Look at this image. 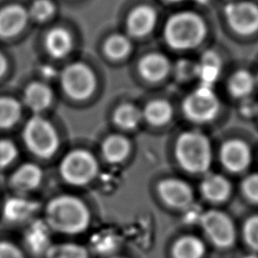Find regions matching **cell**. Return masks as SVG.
Listing matches in <instances>:
<instances>
[{
    "label": "cell",
    "mask_w": 258,
    "mask_h": 258,
    "mask_svg": "<svg viewBox=\"0 0 258 258\" xmlns=\"http://www.w3.org/2000/svg\"><path fill=\"white\" fill-rule=\"evenodd\" d=\"M205 254V245L195 236L179 238L172 247L174 258H202Z\"/></svg>",
    "instance_id": "d4e9b609"
},
{
    "label": "cell",
    "mask_w": 258,
    "mask_h": 258,
    "mask_svg": "<svg viewBox=\"0 0 258 258\" xmlns=\"http://www.w3.org/2000/svg\"><path fill=\"white\" fill-rule=\"evenodd\" d=\"M204 213L201 212V209L196 206L189 205L187 208H185V214H184V221L188 224H194L197 222H200L202 219Z\"/></svg>",
    "instance_id": "d590c367"
},
{
    "label": "cell",
    "mask_w": 258,
    "mask_h": 258,
    "mask_svg": "<svg viewBox=\"0 0 258 258\" xmlns=\"http://www.w3.org/2000/svg\"><path fill=\"white\" fill-rule=\"evenodd\" d=\"M130 151L129 141L121 135L108 136L102 144V155L109 163H120Z\"/></svg>",
    "instance_id": "44dd1931"
},
{
    "label": "cell",
    "mask_w": 258,
    "mask_h": 258,
    "mask_svg": "<svg viewBox=\"0 0 258 258\" xmlns=\"http://www.w3.org/2000/svg\"><path fill=\"white\" fill-rule=\"evenodd\" d=\"M207 33L204 20L196 13L184 11L172 15L164 26V39L174 49L198 46Z\"/></svg>",
    "instance_id": "7a4b0ae2"
},
{
    "label": "cell",
    "mask_w": 258,
    "mask_h": 258,
    "mask_svg": "<svg viewBox=\"0 0 258 258\" xmlns=\"http://www.w3.org/2000/svg\"><path fill=\"white\" fill-rule=\"evenodd\" d=\"M209 239L220 248L230 247L235 240V229L230 218L219 211L204 213L200 221Z\"/></svg>",
    "instance_id": "ba28073f"
},
{
    "label": "cell",
    "mask_w": 258,
    "mask_h": 258,
    "mask_svg": "<svg viewBox=\"0 0 258 258\" xmlns=\"http://www.w3.org/2000/svg\"><path fill=\"white\" fill-rule=\"evenodd\" d=\"M222 72V61L214 50H206L197 63V77L201 85L213 87Z\"/></svg>",
    "instance_id": "e0dca14e"
},
{
    "label": "cell",
    "mask_w": 258,
    "mask_h": 258,
    "mask_svg": "<svg viewBox=\"0 0 258 258\" xmlns=\"http://www.w3.org/2000/svg\"><path fill=\"white\" fill-rule=\"evenodd\" d=\"M49 229L45 224H33L27 230L25 235V243L30 252L33 254H44L51 245L49 241Z\"/></svg>",
    "instance_id": "7402d4cb"
},
{
    "label": "cell",
    "mask_w": 258,
    "mask_h": 258,
    "mask_svg": "<svg viewBox=\"0 0 258 258\" xmlns=\"http://www.w3.org/2000/svg\"><path fill=\"white\" fill-rule=\"evenodd\" d=\"M243 258H258L256 255H247V256H245V257H243Z\"/></svg>",
    "instance_id": "74e56055"
},
{
    "label": "cell",
    "mask_w": 258,
    "mask_h": 258,
    "mask_svg": "<svg viewBox=\"0 0 258 258\" xmlns=\"http://www.w3.org/2000/svg\"><path fill=\"white\" fill-rule=\"evenodd\" d=\"M60 83L68 96L75 100H84L92 95L96 87L93 71L85 63L75 62L61 73Z\"/></svg>",
    "instance_id": "52a82bcc"
},
{
    "label": "cell",
    "mask_w": 258,
    "mask_h": 258,
    "mask_svg": "<svg viewBox=\"0 0 258 258\" xmlns=\"http://www.w3.org/2000/svg\"><path fill=\"white\" fill-rule=\"evenodd\" d=\"M142 117H144L146 121L151 125L161 126L169 122L171 119L172 107L165 100H153L149 102L144 108Z\"/></svg>",
    "instance_id": "603a6c76"
},
{
    "label": "cell",
    "mask_w": 258,
    "mask_h": 258,
    "mask_svg": "<svg viewBox=\"0 0 258 258\" xmlns=\"http://www.w3.org/2000/svg\"><path fill=\"white\" fill-rule=\"evenodd\" d=\"M6 68H7L6 59H5V57L0 53V77L5 73Z\"/></svg>",
    "instance_id": "8d00e7d4"
},
{
    "label": "cell",
    "mask_w": 258,
    "mask_h": 258,
    "mask_svg": "<svg viewBox=\"0 0 258 258\" xmlns=\"http://www.w3.org/2000/svg\"><path fill=\"white\" fill-rule=\"evenodd\" d=\"M201 189L207 200L218 203L225 201L229 197L231 186L224 176L212 173L205 176L201 184Z\"/></svg>",
    "instance_id": "d6986e66"
},
{
    "label": "cell",
    "mask_w": 258,
    "mask_h": 258,
    "mask_svg": "<svg viewBox=\"0 0 258 258\" xmlns=\"http://www.w3.org/2000/svg\"><path fill=\"white\" fill-rule=\"evenodd\" d=\"M43 255L44 258H90L89 250L84 245L74 242L53 243Z\"/></svg>",
    "instance_id": "cb8c5ba5"
},
{
    "label": "cell",
    "mask_w": 258,
    "mask_h": 258,
    "mask_svg": "<svg viewBox=\"0 0 258 258\" xmlns=\"http://www.w3.org/2000/svg\"><path fill=\"white\" fill-rule=\"evenodd\" d=\"M92 222L91 211L81 198L61 194L52 197L45 205L43 223L50 232L76 236L85 233Z\"/></svg>",
    "instance_id": "6da1fadb"
},
{
    "label": "cell",
    "mask_w": 258,
    "mask_h": 258,
    "mask_svg": "<svg viewBox=\"0 0 258 258\" xmlns=\"http://www.w3.org/2000/svg\"><path fill=\"white\" fill-rule=\"evenodd\" d=\"M53 12L54 5L50 0H35L29 9V15L37 21L48 19Z\"/></svg>",
    "instance_id": "f546056e"
},
{
    "label": "cell",
    "mask_w": 258,
    "mask_h": 258,
    "mask_svg": "<svg viewBox=\"0 0 258 258\" xmlns=\"http://www.w3.org/2000/svg\"><path fill=\"white\" fill-rule=\"evenodd\" d=\"M198 3H205V2H207L208 0H196Z\"/></svg>",
    "instance_id": "ab89813d"
},
{
    "label": "cell",
    "mask_w": 258,
    "mask_h": 258,
    "mask_svg": "<svg viewBox=\"0 0 258 258\" xmlns=\"http://www.w3.org/2000/svg\"><path fill=\"white\" fill-rule=\"evenodd\" d=\"M255 86V79L248 71H238L229 80L228 89L231 95L235 98L248 97Z\"/></svg>",
    "instance_id": "484cf974"
},
{
    "label": "cell",
    "mask_w": 258,
    "mask_h": 258,
    "mask_svg": "<svg viewBox=\"0 0 258 258\" xmlns=\"http://www.w3.org/2000/svg\"><path fill=\"white\" fill-rule=\"evenodd\" d=\"M142 119V112L131 104H123L114 113L115 123L122 129L130 130L137 127Z\"/></svg>",
    "instance_id": "4316f807"
},
{
    "label": "cell",
    "mask_w": 258,
    "mask_h": 258,
    "mask_svg": "<svg viewBox=\"0 0 258 258\" xmlns=\"http://www.w3.org/2000/svg\"><path fill=\"white\" fill-rule=\"evenodd\" d=\"M246 243L254 250H258V216L249 218L243 228Z\"/></svg>",
    "instance_id": "1f68e13d"
},
{
    "label": "cell",
    "mask_w": 258,
    "mask_h": 258,
    "mask_svg": "<svg viewBox=\"0 0 258 258\" xmlns=\"http://www.w3.org/2000/svg\"><path fill=\"white\" fill-rule=\"evenodd\" d=\"M37 210V202L30 200L26 196L14 195L4 202L2 207V216L8 223L21 224L32 219Z\"/></svg>",
    "instance_id": "7c38bea8"
},
{
    "label": "cell",
    "mask_w": 258,
    "mask_h": 258,
    "mask_svg": "<svg viewBox=\"0 0 258 258\" xmlns=\"http://www.w3.org/2000/svg\"><path fill=\"white\" fill-rule=\"evenodd\" d=\"M109 258H126V257H124V256H119V255H113V256H111V257H109Z\"/></svg>",
    "instance_id": "f35d334b"
},
{
    "label": "cell",
    "mask_w": 258,
    "mask_h": 258,
    "mask_svg": "<svg viewBox=\"0 0 258 258\" xmlns=\"http://www.w3.org/2000/svg\"><path fill=\"white\" fill-rule=\"evenodd\" d=\"M220 109V102L213 87L201 85L182 103L184 115L194 122L204 123L213 120Z\"/></svg>",
    "instance_id": "8992f818"
},
{
    "label": "cell",
    "mask_w": 258,
    "mask_h": 258,
    "mask_svg": "<svg viewBox=\"0 0 258 258\" xmlns=\"http://www.w3.org/2000/svg\"><path fill=\"white\" fill-rule=\"evenodd\" d=\"M43 180V171L35 163L27 162L17 167L10 175L8 183L14 195L27 196L36 190Z\"/></svg>",
    "instance_id": "30bf717a"
},
{
    "label": "cell",
    "mask_w": 258,
    "mask_h": 258,
    "mask_svg": "<svg viewBox=\"0 0 258 258\" xmlns=\"http://www.w3.org/2000/svg\"><path fill=\"white\" fill-rule=\"evenodd\" d=\"M21 115L20 104L9 97H0V128L13 126Z\"/></svg>",
    "instance_id": "83f0119b"
},
{
    "label": "cell",
    "mask_w": 258,
    "mask_h": 258,
    "mask_svg": "<svg viewBox=\"0 0 258 258\" xmlns=\"http://www.w3.org/2000/svg\"><path fill=\"white\" fill-rule=\"evenodd\" d=\"M58 172L67 184L85 186L97 177L99 164L91 152L85 149H75L61 159Z\"/></svg>",
    "instance_id": "277c9868"
},
{
    "label": "cell",
    "mask_w": 258,
    "mask_h": 258,
    "mask_svg": "<svg viewBox=\"0 0 258 258\" xmlns=\"http://www.w3.org/2000/svg\"><path fill=\"white\" fill-rule=\"evenodd\" d=\"M131 50V41L127 36L120 33L111 35L104 44L105 53L113 58L120 59L125 57Z\"/></svg>",
    "instance_id": "f1b7e54d"
},
{
    "label": "cell",
    "mask_w": 258,
    "mask_h": 258,
    "mask_svg": "<svg viewBox=\"0 0 258 258\" xmlns=\"http://www.w3.org/2000/svg\"><path fill=\"white\" fill-rule=\"evenodd\" d=\"M18 150L15 144L8 139L0 140V169L9 166L17 157Z\"/></svg>",
    "instance_id": "4dcf8cb0"
},
{
    "label": "cell",
    "mask_w": 258,
    "mask_h": 258,
    "mask_svg": "<svg viewBox=\"0 0 258 258\" xmlns=\"http://www.w3.org/2000/svg\"><path fill=\"white\" fill-rule=\"evenodd\" d=\"M156 18V12L152 7L147 5L138 6L128 15L127 28L134 36H144L153 29Z\"/></svg>",
    "instance_id": "9a60e30c"
},
{
    "label": "cell",
    "mask_w": 258,
    "mask_h": 258,
    "mask_svg": "<svg viewBox=\"0 0 258 258\" xmlns=\"http://www.w3.org/2000/svg\"><path fill=\"white\" fill-rule=\"evenodd\" d=\"M44 44L51 56L60 58L70 52L73 41L68 30L61 27H54L47 32Z\"/></svg>",
    "instance_id": "ffe728a7"
},
{
    "label": "cell",
    "mask_w": 258,
    "mask_h": 258,
    "mask_svg": "<svg viewBox=\"0 0 258 258\" xmlns=\"http://www.w3.org/2000/svg\"><path fill=\"white\" fill-rule=\"evenodd\" d=\"M157 191L160 199L168 206L185 209L191 205L192 191L189 185L177 178H166L158 183Z\"/></svg>",
    "instance_id": "8fae6325"
},
{
    "label": "cell",
    "mask_w": 258,
    "mask_h": 258,
    "mask_svg": "<svg viewBox=\"0 0 258 258\" xmlns=\"http://www.w3.org/2000/svg\"><path fill=\"white\" fill-rule=\"evenodd\" d=\"M168 1H171V2H179V1H183V0H168Z\"/></svg>",
    "instance_id": "60d3db41"
},
{
    "label": "cell",
    "mask_w": 258,
    "mask_h": 258,
    "mask_svg": "<svg viewBox=\"0 0 258 258\" xmlns=\"http://www.w3.org/2000/svg\"><path fill=\"white\" fill-rule=\"evenodd\" d=\"M23 140L27 149L35 156L50 158L59 146L58 135L49 121L41 116L31 117L23 129Z\"/></svg>",
    "instance_id": "5b68a950"
},
{
    "label": "cell",
    "mask_w": 258,
    "mask_h": 258,
    "mask_svg": "<svg viewBox=\"0 0 258 258\" xmlns=\"http://www.w3.org/2000/svg\"><path fill=\"white\" fill-rule=\"evenodd\" d=\"M175 157L186 171L194 173L207 171L212 161L208 138L196 130L183 132L176 140Z\"/></svg>",
    "instance_id": "3957f363"
},
{
    "label": "cell",
    "mask_w": 258,
    "mask_h": 258,
    "mask_svg": "<svg viewBox=\"0 0 258 258\" xmlns=\"http://www.w3.org/2000/svg\"><path fill=\"white\" fill-rule=\"evenodd\" d=\"M225 16L231 28L243 35L258 30V6L252 2L229 3L225 7Z\"/></svg>",
    "instance_id": "9c48e42d"
},
{
    "label": "cell",
    "mask_w": 258,
    "mask_h": 258,
    "mask_svg": "<svg viewBox=\"0 0 258 258\" xmlns=\"http://www.w3.org/2000/svg\"><path fill=\"white\" fill-rule=\"evenodd\" d=\"M176 76L184 81L197 77V63L186 59L179 60L176 63Z\"/></svg>",
    "instance_id": "e575fe53"
},
{
    "label": "cell",
    "mask_w": 258,
    "mask_h": 258,
    "mask_svg": "<svg viewBox=\"0 0 258 258\" xmlns=\"http://www.w3.org/2000/svg\"><path fill=\"white\" fill-rule=\"evenodd\" d=\"M0 258H25L22 249L8 240H0Z\"/></svg>",
    "instance_id": "836d02e7"
},
{
    "label": "cell",
    "mask_w": 258,
    "mask_h": 258,
    "mask_svg": "<svg viewBox=\"0 0 258 258\" xmlns=\"http://www.w3.org/2000/svg\"><path fill=\"white\" fill-rule=\"evenodd\" d=\"M168 59L160 53L153 52L142 57L138 64L140 75L149 82H158L166 77L169 72Z\"/></svg>",
    "instance_id": "2e32d148"
},
{
    "label": "cell",
    "mask_w": 258,
    "mask_h": 258,
    "mask_svg": "<svg viewBox=\"0 0 258 258\" xmlns=\"http://www.w3.org/2000/svg\"><path fill=\"white\" fill-rule=\"evenodd\" d=\"M25 105L33 112L39 113L45 110L52 101V93L49 87L42 83H31L24 91Z\"/></svg>",
    "instance_id": "ac0fdd59"
},
{
    "label": "cell",
    "mask_w": 258,
    "mask_h": 258,
    "mask_svg": "<svg viewBox=\"0 0 258 258\" xmlns=\"http://www.w3.org/2000/svg\"><path fill=\"white\" fill-rule=\"evenodd\" d=\"M242 189L250 201L258 203V173L246 176L242 182Z\"/></svg>",
    "instance_id": "d6a6232c"
},
{
    "label": "cell",
    "mask_w": 258,
    "mask_h": 258,
    "mask_svg": "<svg viewBox=\"0 0 258 258\" xmlns=\"http://www.w3.org/2000/svg\"><path fill=\"white\" fill-rule=\"evenodd\" d=\"M28 19L24 7L12 4L0 10V36L11 37L20 32Z\"/></svg>",
    "instance_id": "5bb4252c"
},
{
    "label": "cell",
    "mask_w": 258,
    "mask_h": 258,
    "mask_svg": "<svg viewBox=\"0 0 258 258\" xmlns=\"http://www.w3.org/2000/svg\"><path fill=\"white\" fill-rule=\"evenodd\" d=\"M222 164L230 171H243L250 163V150L245 142L239 139L226 141L220 151Z\"/></svg>",
    "instance_id": "4fadbf2b"
}]
</instances>
